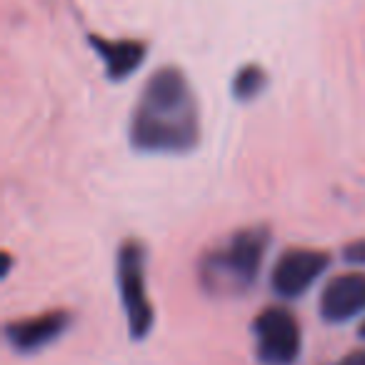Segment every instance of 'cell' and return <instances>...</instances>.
<instances>
[{
  "instance_id": "cell-10",
  "label": "cell",
  "mask_w": 365,
  "mask_h": 365,
  "mask_svg": "<svg viewBox=\"0 0 365 365\" xmlns=\"http://www.w3.org/2000/svg\"><path fill=\"white\" fill-rule=\"evenodd\" d=\"M343 258L350 265H365V240H353V243L345 245Z\"/></svg>"
},
{
  "instance_id": "cell-4",
  "label": "cell",
  "mask_w": 365,
  "mask_h": 365,
  "mask_svg": "<svg viewBox=\"0 0 365 365\" xmlns=\"http://www.w3.org/2000/svg\"><path fill=\"white\" fill-rule=\"evenodd\" d=\"M253 335L263 365H295L300 358V325L283 305L260 310L253 320Z\"/></svg>"
},
{
  "instance_id": "cell-12",
  "label": "cell",
  "mask_w": 365,
  "mask_h": 365,
  "mask_svg": "<svg viewBox=\"0 0 365 365\" xmlns=\"http://www.w3.org/2000/svg\"><path fill=\"white\" fill-rule=\"evenodd\" d=\"M358 335H360V338L365 340V320H363V323H360V328H358Z\"/></svg>"
},
{
  "instance_id": "cell-6",
  "label": "cell",
  "mask_w": 365,
  "mask_h": 365,
  "mask_svg": "<svg viewBox=\"0 0 365 365\" xmlns=\"http://www.w3.org/2000/svg\"><path fill=\"white\" fill-rule=\"evenodd\" d=\"M68 325H71L68 310H48V313H38L31 318L11 320L6 325V340L18 353H36L61 338Z\"/></svg>"
},
{
  "instance_id": "cell-7",
  "label": "cell",
  "mask_w": 365,
  "mask_h": 365,
  "mask_svg": "<svg viewBox=\"0 0 365 365\" xmlns=\"http://www.w3.org/2000/svg\"><path fill=\"white\" fill-rule=\"evenodd\" d=\"M320 315L328 323H345L365 310V273H343L328 280L320 293Z\"/></svg>"
},
{
  "instance_id": "cell-1",
  "label": "cell",
  "mask_w": 365,
  "mask_h": 365,
  "mask_svg": "<svg viewBox=\"0 0 365 365\" xmlns=\"http://www.w3.org/2000/svg\"><path fill=\"white\" fill-rule=\"evenodd\" d=\"M130 145L148 155H182L200 140V110L185 73L155 71L143 86L128 125Z\"/></svg>"
},
{
  "instance_id": "cell-3",
  "label": "cell",
  "mask_w": 365,
  "mask_h": 365,
  "mask_svg": "<svg viewBox=\"0 0 365 365\" xmlns=\"http://www.w3.org/2000/svg\"><path fill=\"white\" fill-rule=\"evenodd\" d=\"M118 290H120L123 313H125L128 333L133 340L148 338L153 323H155V310L150 305L145 280V248L140 240H125L118 248Z\"/></svg>"
},
{
  "instance_id": "cell-9",
  "label": "cell",
  "mask_w": 365,
  "mask_h": 365,
  "mask_svg": "<svg viewBox=\"0 0 365 365\" xmlns=\"http://www.w3.org/2000/svg\"><path fill=\"white\" fill-rule=\"evenodd\" d=\"M265 71L260 66H243L238 73L233 76V86H230V91H233V98L240 103H248L253 101V98H258V93L265 88Z\"/></svg>"
},
{
  "instance_id": "cell-2",
  "label": "cell",
  "mask_w": 365,
  "mask_h": 365,
  "mask_svg": "<svg viewBox=\"0 0 365 365\" xmlns=\"http://www.w3.org/2000/svg\"><path fill=\"white\" fill-rule=\"evenodd\" d=\"M270 245L265 225L235 230L228 240L200 258V285L213 295H240L253 288Z\"/></svg>"
},
{
  "instance_id": "cell-5",
  "label": "cell",
  "mask_w": 365,
  "mask_h": 365,
  "mask_svg": "<svg viewBox=\"0 0 365 365\" xmlns=\"http://www.w3.org/2000/svg\"><path fill=\"white\" fill-rule=\"evenodd\" d=\"M328 265H330V255L325 250L290 248L275 263L273 273H270V285H273L275 295H280V298L285 300L300 298L325 273Z\"/></svg>"
},
{
  "instance_id": "cell-8",
  "label": "cell",
  "mask_w": 365,
  "mask_h": 365,
  "mask_svg": "<svg viewBox=\"0 0 365 365\" xmlns=\"http://www.w3.org/2000/svg\"><path fill=\"white\" fill-rule=\"evenodd\" d=\"M91 48L98 53V58L103 61L106 68V76L110 81H125L133 73L140 68V63L145 61V43L143 41H113V38H103V36H88Z\"/></svg>"
},
{
  "instance_id": "cell-11",
  "label": "cell",
  "mask_w": 365,
  "mask_h": 365,
  "mask_svg": "<svg viewBox=\"0 0 365 365\" xmlns=\"http://www.w3.org/2000/svg\"><path fill=\"white\" fill-rule=\"evenodd\" d=\"M335 365H365V348L353 350V353H348L343 360H338Z\"/></svg>"
}]
</instances>
